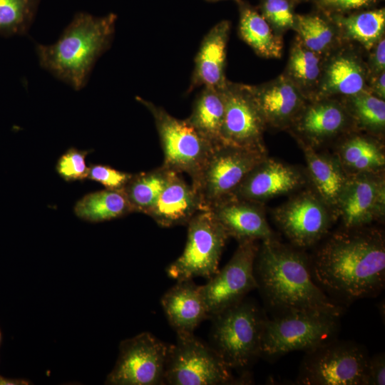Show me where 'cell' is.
<instances>
[{
    "instance_id": "cell-33",
    "label": "cell",
    "mask_w": 385,
    "mask_h": 385,
    "mask_svg": "<svg viewBox=\"0 0 385 385\" xmlns=\"http://www.w3.org/2000/svg\"><path fill=\"white\" fill-rule=\"evenodd\" d=\"M301 43L307 48L322 54L335 41L334 30L329 21L318 14L295 15L294 27Z\"/></svg>"
},
{
    "instance_id": "cell-37",
    "label": "cell",
    "mask_w": 385,
    "mask_h": 385,
    "mask_svg": "<svg viewBox=\"0 0 385 385\" xmlns=\"http://www.w3.org/2000/svg\"><path fill=\"white\" fill-rule=\"evenodd\" d=\"M132 173L120 171L108 165L96 164L89 166L87 178L101 183L106 189L123 190Z\"/></svg>"
},
{
    "instance_id": "cell-16",
    "label": "cell",
    "mask_w": 385,
    "mask_h": 385,
    "mask_svg": "<svg viewBox=\"0 0 385 385\" xmlns=\"http://www.w3.org/2000/svg\"><path fill=\"white\" fill-rule=\"evenodd\" d=\"M260 204L231 195L209 210L228 237H233L239 242L275 239Z\"/></svg>"
},
{
    "instance_id": "cell-2",
    "label": "cell",
    "mask_w": 385,
    "mask_h": 385,
    "mask_svg": "<svg viewBox=\"0 0 385 385\" xmlns=\"http://www.w3.org/2000/svg\"><path fill=\"white\" fill-rule=\"evenodd\" d=\"M258 289L277 314L319 312L341 317L345 306L329 297L313 279L310 259L301 248L277 238L262 241L254 265Z\"/></svg>"
},
{
    "instance_id": "cell-36",
    "label": "cell",
    "mask_w": 385,
    "mask_h": 385,
    "mask_svg": "<svg viewBox=\"0 0 385 385\" xmlns=\"http://www.w3.org/2000/svg\"><path fill=\"white\" fill-rule=\"evenodd\" d=\"M89 150H79L70 148L58 160L56 171L66 181L83 180L88 177L89 167L86 164V156Z\"/></svg>"
},
{
    "instance_id": "cell-13",
    "label": "cell",
    "mask_w": 385,
    "mask_h": 385,
    "mask_svg": "<svg viewBox=\"0 0 385 385\" xmlns=\"http://www.w3.org/2000/svg\"><path fill=\"white\" fill-rule=\"evenodd\" d=\"M222 91L225 115L221 145L266 152L263 133L267 125L248 85L227 81Z\"/></svg>"
},
{
    "instance_id": "cell-23",
    "label": "cell",
    "mask_w": 385,
    "mask_h": 385,
    "mask_svg": "<svg viewBox=\"0 0 385 385\" xmlns=\"http://www.w3.org/2000/svg\"><path fill=\"white\" fill-rule=\"evenodd\" d=\"M366 83L367 71L360 58L351 52H339L323 66L316 99L354 96L366 91Z\"/></svg>"
},
{
    "instance_id": "cell-24",
    "label": "cell",
    "mask_w": 385,
    "mask_h": 385,
    "mask_svg": "<svg viewBox=\"0 0 385 385\" xmlns=\"http://www.w3.org/2000/svg\"><path fill=\"white\" fill-rule=\"evenodd\" d=\"M299 141L319 196L328 207H337L348 175L338 158L320 154L312 145Z\"/></svg>"
},
{
    "instance_id": "cell-3",
    "label": "cell",
    "mask_w": 385,
    "mask_h": 385,
    "mask_svg": "<svg viewBox=\"0 0 385 385\" xmlns=\"http://www.w3.org/2000/svg\"><path fill=\"white\" fill-rule=\"evenodd\" d=\"M116 20L114 13L96 16L77 12L56 42L36 43L40 66L73 90L83 89L96 61L112 44Z\"/></svg>"
},
{
    "instance_id": "cell-14",
    "label": "cell",
    "mask_w": 385,
    "mask_h": 385,
    "mask_svg": "<svg viewBox=\"0 0 385 385\" xmlns=\"http://www.w3.org/2000/svg\"><path fill=\"white\" fill-rule=\"evenodd\" d=\"M319 196L305 192L278 207L274 221L293 246L303 249L314 246L325 237L333 216Z\"/></svg>"
},
{
    "instance_id": "cell-6",
    "label": "cell",
    "mask_w": 385,
    "mask_h": 385,
    "mask_svg": "<svg viewBox=\"0 0 385 385\" xmlns=\"http://www.w3.org/2000/svg\"><path fill=\"white\" fill-rule=\"evenodd\" d=\"M369 356L360 344L334 338L305 352L296 383L366 385Z\"/></svg>"
},
{
    "instance_id": "cell-25",
    "label": "cell",
    "mask_w": 385,
    "mask_h": 385,
    "mask_svg": "<svg viewBox=\"0 0 385 385\" xmlns=\"http://www.w3.org/2000/svg\"><path fill=\"white\" fill-rule=\"evenodd\" d=\"M239 9L238 30L240 38L255 52L265 58H280L282 40L252 6L242 0L237 2Z\"/></svg>"
},
{
    "instance_id": "cell-4",
    "label": "cell",
    "mask_w": 385,
    "mask_h": 385,
    "mask_svg": "<svg viewBox=\"0 0 385 385\" xmlns=\"http://www.w3.org/2000/svg\"><path fill=\"white\" fill-rule=\"evenodd\" d=\"M210 318V346L230 369H245L260 356L266 317L255 302L245 298Z\"/></svg>"
},
{
    "instance_id": "cell-30",
    "label": "cell",
    "mask_w": 385,
    "mask_h": 385,
    "mask_svg": "<svg viewBox=\"0 0 385 385\" xmlns=\"http://www.w3.org/2000/svg\"><path fill=\"white\" fill-rule=\"evenodd\" d=\"M333 20L346 38L370 50L384 34L385 10L384 8L373 9L348 16L335 14Z\"/></svg>"
},
{
    "instance_id": "cell-1",
    "label": "cell",
    "mask_w": 385,
    "mask_h": 385,
    "mask_svg": "<svg viewBox=\"0 0 385 385\" xmlns=\"http://www.w3.org/2000/svg\"><path fill=\"white\" fill-rule=\"evenodd\" d=\"M309 259L315 282L344 306L375 296L384 287L385 242L376 229L366 226L334 233Z\"/></svg>"
},
{
    "instance_id": "cell-40",
    "label": "cell",
    "mask_w": 385,
    "mask_h": 385,
    "mask_svg": "<svg viewBox=\"0 0 385 385\" xmlns=\"http://www.w3.org/2000/svg\"><path fill=\"white\" fill-rule=\"evenodd\" d=\"M371 93L384 100L385 98V72L374 76L371 81Z\"/></svg>"
},
{
    "instance_id": "cell-32",
    "label": "cell",
    "mask_w": 385,
    "mask_h": 385,
    "mask_svg": "<svg viewBox=\"0 0 385 385\" xmlns=\"http://www.w3.org/2000/svg\"><path fill=\"white\" fill-rule=\"evenodd\" d=\"M41 0H0V35L23 36L29 31Z\"/></svg>"
},
{
    "instance_id": "cell-29",
    "label": "cell",
    "mask_w": 385,
    "mask_h": 385,
    "mask_svg": "<svg viewBox=\"0 0 385 385\" xmlns=\"http://www.w3.org/2000/svg\"><path fill=\"white\" fill-rule=\"evenodd\" d=\"M170 170L163 165L147 172L133 174L123 190L133 212L147 214L164 189Z\"/></svg>"
},
{
    "instance_id": "cell-39",
    "label": "cell",
    "mask_w": 385,
    "mask_h": 385,
    "mask_svg": "<svg viewBox=\"0 0 385 385\" xmlns=\"http://www.w3.org/2000/svg\"><path fill=\"white\" fill-rule=\"evenodd\" d=\"M371 57V69L374 76L384 71L385 68V40L383 36L374 45Z\"/></svg>"
},
{
    "instance_id": "cell-34",
    "label": "cell",
    "mask_w": 385,
    "mask_h": 385,
    "mask_svg": "<svg viewBox=\"0 0 385 385\" xmlns=\"http://www.w3.org/2000/svg\"><path fill=\"white\" fill-rule=\"evenodd\" d=\"M349 98L350 116L363 128L379 133L385 127V101L368 91Z\"/></svg>"
},
{
    "instance_id": "cell-12",
    "label": "cell",
    "mask_w": 385,
    "mask_h": 385,
    "mask_svg": "<svg viewBox=\"0 0 385 385\" xmlns=\"http://www.w3.org/2000/svg\"><path fill=\"white\" fill-rule=\"evenodd\" d=\"M168 349V345L147 332L121 342L118 358L106 384H164Z\"/></svg>"
},
{
    "instance_id": "cell-41",
    "label": "cell",
    "mask_w": 385,
    "mask_h": 385,
    "mask_svg": "<svg viewBox=\"0 0 385 385\" xmlns=\"http://www.w3.org/2000/svg\"><path fill=\"white\" fill-rule=\"evenodd\" d=\"M29 381L24 379H6L0 376V384L4 385H19V384H29Z\"/></svg>"
},
{
    "instance_id": "cell-38",
    "label": "cell",
    "mask_w": 385,
    "mask_h": 385,
    "mask_svg": "<svg viewBox=\"0 0 385 385\" xmlns=\"http://www.w3.org/2000/svg\"><path fill=\"white\" fill-rule=\"evenodd\" d=\"M385 384V355L384 353L369 356L366 366V385Z\"/></svg>"
},
{
    "instance_id": "cell-17",
    "label": "cell",
    "mask_w": 385,
    "mask_h": 385,
    "mask_svg": "<svg viewBox=\"0 0 385 385\" xmlns=\"http://www.w3.org/2000/svg\"><path fill=\"white\" fill-rule=\"evenodd\" d=\"M304 183V176L297 168L267 157L247 175L232 195L261 203Z\"/></svg>"
},
{
    "instance_id": "cell-28",
    "label": "cell",
    "mask_w": 385,
    "mask_h": 385,
    "mask_svg": "<svg viewBox=\"0 0 385 385\" xmlns=\"http://www.w3.org/2000/svg\"><path fill=\"white\" fill-rule=\"evenodd\" d=\"M339 160L350 175L377 172L385 165L381 146L374 140L361 135L347 139L340 147Z\"/></svg>"
},
{
    "instance_id": "cell-18",
    "label": "cell",
    "mask_w": 385,
    "mask_h": 385,
    "mask_svg": "<svg viewBox=\"0 0 385 385\" xmlns=\"http://www.w3.org/2000/svg\"><path fill=\"white\" fill-rule=\"evenodd\" d=\"M249 89L266 125L284 128L293 123L306 105V96L287 76Z\"/></svg>"
},
{
    "instance_id": "cell-20",
    "label": "cell",
    "mask_w": 385,
    "mask_h": 385,
    "mask_svg": "<svg viewBox=\"0 0 385 385\" xmlns=\"http://www.w3.org/2000/svg\"><path fill=\"white\" fill-rule=\"evenodd\" d=\"M203 210L197 192L179 173L170 170L168 182L153 207L146 214L158 225L171 227L188 225Z\"/></svg>"
},
{
    "instance_id": "cell-42",
    "label": "cell",
    "mask_w": 385,
    "mask_h": 385,
    "mask_svg": "<svg viewBox=\"0 0 385 385\" xmlns=\"http://www.w3.org/2000/svg\"><path fill=\"white\" fill-rule=\"evenodd\" d=\"M206 1H210V2H217V1H224V0H206ZM232 1H235V2H238L240 0H232Z\"/></svg>"
},
{
    "instance_id": "cell-27",
    "label": "cell",
    "mask_w": 385,
    "mask_h": 385,
    "mask_svg": "<svg viewBox=\"0 0 385 385\" xmlns=\"http://www.w3.org/2000/svg\"><path fill=\"white\" fill-rule=\"evenodd\" d=\"M73 210L78 217L91 222L111 220L133 212L123 190L106 188L84 195Z\"/></svg>"
},
{
    "instance_id": "cell-7",
    "label": "cell",
    "mask_w": 385,
    "mask_h": 385,
    "mask_svg": "<svg viewBox=\"0 0 385 385\" xmlns=\"http://www.w3.org/2000/svg\"><path fill=\"white\" fill-rule=\"evenodd\" d=\"M135 99L152 115L163 152V165L186 173L193 181L215 148L185 119H178L164 108L141 97Z\"/></svg>"
},
{
    "instance_id": "cell-10",
    "label": "cell",
    "mask_w": 385,
    "mask_h": 385,
    "mask_svg": "<svg viewBox=\"0 0 385 385\" xmlns=\"http://www.w3.org/2000/svg\"><path fill=\"white\" fill-rule=\"evenodd\" d=\"M267 158L266 152L226 145L215 146L192 185L202 210L233 195L247 175Z\"/></svg>"
},
{
    "instance_id": "cell-43",
    "label": "cell",
    "mask_w": 385,
    "mask_h": 385,
    "mask_svg": "<svg viewBox=\"0 0 385 385\" xmlns=\"http://www.w3.org/2000/svg\"><path fill=\"white\" fill-rule=\"evenodd\" d=\"M1 341H2V333H1V331L0 329V345H1Z\"/></svg>"
},
{
    "instance_id": "cell-8",
    "label": "cell",
    "mask_w": 385,
    "mask_h": 385,
    "mask_svg": "<svg viewBox=\"0 0 385 385\" xmlns=\"http://www.w3.org/2000/svg\"><path fill=\"white\" fill-rule=\"evenodd\" d=\"M176 335L175 343L168 345L164 384L223 385L238 382L232 369L210 346L193 333Z\"/></svg>"
},
{
    "instance_id": "cell-22",
    "label": "cell",
    "mask_w": 385,
    "mask_h": 385,
    "mask_svg": "<svg viewBox=\"0 0 385 385\" xmlns=\"http://www.w3.org/2000/svg\"><path fill=\"white\" fill-rule=\"evenodd\" d=\"M350 115L347 109L330 98L315 99L305 105L294 123L297 131L310 145L319 144L342 133Z\"/></svg>"
},
{
    "instance_id": "cell-11",
    "label": "cell",
    "mask_w": 385,
    "mask_h": 385,
    "mask_svg": "<svg viewBox=\"0 0 385 385\" xmlns=\"http://www.w3.org/2000/svg\"><path fill=\"white\" fill-rule=\"evenodd\" d=\"M258 248L255 240L239 242L228 262L201 286L210 318L239 303L257 289L254 265Z\"/></svg>"
},
{
    "instance_id": "cell-26",
    "label": "cell",
    "mask_w": 385,
    "mask_h": 385,
    "mask_svg": "<svg viewBox=\"0 0 385 385\" xmlns=\"http://www.w3.org/2000/svg\"><path fill=\"white\" fill-rule=\"evenodd\" d=\"M222 88H202L195 99L190 115L186 118L214 147L221 145V132L225 115Z\"/></svg>"
},
{
    "instance_id": "cell-21",
    "label": "cell",
    "mask_w": 385,
    "mask_h": 385,
    "mask_svg": "<svg viewBox=\"0 0 385 385\" xmlns=\"http://www.w3.org/2000/svg\"><path fill=\"white\" fill-rule=\"evenodd\" d=\"M160 303L176 334H192L203 320L210 318L201 286L192 279L178 280L164 294Z\"/></svg>"
},
{
    "instance_id": "cell-35",
    "label": "cell",
    "mask_w": 385,
    "mask_h": 385,
    "mask_svg": "<svg viewBox=\"0 0 385 385\" xmlns=\"http://www.w3.org/2000/svg\"><path fill=\"white\" fill-rule=\"evenodd\" d=\"M293 0H260V14L272 28L283 31L294 27Z\"/></svg>"
},
{
    "instance_id": "cell-19",
    "label": "cell",
    "mask_w": 385,
    "mask_h": 385,
    "mask_svg": "<svg viewBox=\"0 0 385 385\" xmlns=\"http://www.w3.org/2000/svg\"><path fill=\"white\" fill-rule=\"evenodd\" d=\"M230 22L222 20L213 26L202 38L195 58L194 68L187 93L195 88H222L225 76L227 46Z\"/></svg>"
},
{
    "instance_id": "cell-15",
    "label": "cell",
    "mask_w": 385,
    "mask_h": 385,
    "mask_svg": "<svg viewBox=\"0 0 385 385\" xmlns=\"http://www.w3.org/2000/svg\"><path fill=\"white\" fill-rule=\"evenodd\" d=\"M344 229L366 227L385 212V183L377 172L348 176L337 207Z\"/></svg>"
},
{
    "instance_id": "cell-31",
    "label": "cell",
    "mask_w": 385,
    "mask_h": 385,
    "mask_svg": "<svg viewBox=\"0 0 385 385\" xmlns=\"http://www.w3.org/2000/svg\"><path fill=\"white\" fill-rule=\"evenodd\" d=\"M322 70L320 54L307 48L299 40L290 53L287 76L304 93L318 87Z\"/></svg>"
},
{
    "instance_id": "cell-9",
    "label": "cell",
    "mask_w": 385,
    "mask_h": 385,
    "mask_svg": "<svg viewBox=\"0 0 385 385\" xmlns=\"http://www.w3.org/2000/svg\"><path fill=\"white\" fill-rule=\"evenodd\" d=\"M187 225L184 250L167 267L166 273L177 281L197 277L209 279L218 270L219 262L229 237L210 210L197 212Z\"/></svg>"
},
{
    "instance_id": "cell-5",
    "label": "cell",
    "mask_w": 385,
    "mask_h": 385,
    "mask_svg": "<svg viewBox=\"0 0 385 385\" xmlns=\"http://www.w3.org/2000/svg\"><path fill=\"white\" fill-rule=\"evenodd\" d=\"M340 317L312 311H294L265 318L260 356L278 357L294 351L304 352L337 338Z\"/></svg>"
}]
</instances>
